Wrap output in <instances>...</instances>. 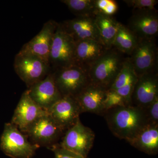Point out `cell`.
I'll return each mask as SVG.
<instances>
[{
  "mask_svg": "<svg viewBox=\"0 0 158 158\" xmlns=\"http://www.w3.org/2000/svg\"><path fill=\"white\" fill-rule=\"evenodd\" d=\"M47 113L32 100L26 90L20 99L10 123L24 134L34 122Z\"/></svg>",
  "mask_w": 158,
  "mask_h": 158,
  "instance_id": "13",
  "label": "cell"
},
{
  "mask_svg": "<svg viewBox=\"0 0 158 158\" xmlns=\"http://www.w3.org/2000/svg\"><path fill=\"white\" fill-rule=\"evenodd\" d=\"M158 96V71L138 77L131 97V105L144 109Z\"/></svg>",
  "mask_w": 158,
  "mask_h": 158,
  "instance_id": "15",
  "label": "cell"
},
{
  "mask_svg": "<svg viewBox=\"0 0 158 158\" xmlns=\"http://www.w3.org/2000/svg\"><path fill=\"white\" fill-rule=\"evenodd\" d=\"M128 57L136 75L157 71L158 50L155 38L138 39L135 49Z\"/></svg>",
  "mask_w": 158,
  "mask_h": 158,
  "instance_id": "7",
  "label": "cell"
},
{
  "mask_svg": "<svg viewBox=\"0 0 158 158\" xmlns=\"http://www.w3.org/2000/svg\"><path fill=\"white\" fill-rule=\"evenodd\" d=\"M129 7L135 10L154 9L155 6L158 3L156 0H125L123 1Z\"/></svg>",
  "mask_w": 158,
  "mask_h": 158,
  "instance_id": "26",
  "label": "cell"
},
{
  "mask_svg": "<svg viewBox=\"0 0 158 158\" xmlns=\"http://www.w3.org/2000/svg\"><path fill=\"white\" fill-rule=\"evenodd\" d=\"M109 1V0H94V4L97 12L101 13L107 6Z\"/></svg>",
  "mask_w": 158,
  "mask_h": 158,
  "instance_id": "29",
  "label": "cell"
},
{
  "mask_svg": "<svg viewBox=\"0 0 158 158\" xmlns=\"http://www.w3.org/2000/svg\"><path fill=\"white\" fill-rule=\"evenodd\" d=\"M61 2L77 17H94L97 13L94 0H62Z\"/></svg>",
  "mask_w": 158,
  "mask_h": 158,
  "instance_id": "23",
  "label": "cell"
},
{
  "mask_svg": "<svg viewBox=\"0 0 158 158\" xmlns=\"http://www.w3.org/2000/svg\"><path fill=\"white\" fill-rule=\"evenodd\" d=\"M61 24L75 42L86 40H94L101 42L94 17H77Z\"/></svg>",
  "mask_w": 158,
  "mask_h": 158,
  "instance_id": "17",
  "label": "cell"
},
{
  "mask_svg": "<svg viewBox=\"0 0 158 158\" xmlns=\"http://www.w3.org/2000/svg\"><path fill=\"white\" fill-rule=\"evenodd\" d=\"M63 132L48 113L34 122L24 134L33 144L50 148L57 144Z\"/></svg>",
  "mask_w": 158,
  "mask_h": 158,
  "instance_id": "9",
  "label": "cell"
},
{
  "mask_svg": "<svg viewBox=\"0 0 158 158\" xmlns=\"http://www.w3.org/2000/svg\"><path fill=\"white\" fill-rule=\"evenodd\" d=\"M107 90L90 83L73 97L81 113L88 112L103 116L105 112L104 103Z\"/></svg>",
  "mask_w": 158,
  "mask_h": 158,
  "instance_id": "16",
  "label": "cell"
},
{
  "mask_svg": "<svg viewBox=\"0 0 158 158\" xmlns=\"http://www.w3.org/2000/svg\"><path fill=\"white\" fill-rule=\"evenodd\" d=\"M106 49L97 40H86L76 42L74 65L88 72Z\"/></svg>",
  "mask_w": 158,
  "mask_h": 158,
  "instance_id": "18",
  "label": "cell"
},
{
  "mask_svg": "<svg viewBox=\"0 0 158 158\" xmlns=\"http://www.w3.org/2000/svg\"><path fill=\"white\" fill-rule=\"evenodd\" d=\"M129 105L124 98L115 90L111 89L107 90L104 103L105 112L113 108Z\"/></svg>",
  "mask_w": 158,
  "mask_h": 158,
  "instance_id": "24",
  "label": "cell"
},
{
  "mask_svg": "<svg viewBox=\"0 0 158 158\" xmlns=\"http://www.w3.org/2000/svg\"><path fill=\"white\" fill-rule=\"evenodd\" d=\"M138 78L128 58H127L121 70L109 89L115 90L129 105H131V97Z\"/></svg>",
  "mask_w": 158,
  "mask_h": 158,
  "instance_id": "19",
  "label": "cell"
},
{
  "mask_svg": "<svg viewBox=\"0 0 158 158\" xmlns=\"http://www.w3.org/2000/svg\"><path fill=\"white\" fill-rule=\"evenodd\" d=\"M76 42L58 23L50 52L49 63L52 71L74 65Z\"/></svg>",
  "mask_w": 158,
  "mask_h": 158,
  "instance_id": "4",
  "label": "cell"
},
{
  "mask_svg": "<svg viewBox=\"0 0 158 158\" xmlns=\"http://www.w3.org/2000/svg\"><path fill=\"white\" fill-rule=\"evenodd\" d=\"M122 54L113 47L106 50L88 71L90 83L109 89L125 60Z\"/></svg>",
  "mask_w": 158,
  "mask_h": 158,
  "instance_id": "2",
  "label": "cell"
},
{
  "mask_svg": "<svg viewBox=\"0 0 158 158\" xmlns=\"http://www.w3.org/2000/svg\"><path fill=\"white\" fill-rule=\"evenodd\" d=\"M52 72L56 85L62 96H76L90 83L88 72L77 65Z\"/></svg>",
  "mask_w": 158,
  "mask_h": 158,
  "instance_id": "6",
  "label": "cell"
},
{
  "mask_svg": "<svg viewBox=\"0 0 158 158\" xmlns=\"http://www.w3.org/2000/svg\"><path fill=\"white\" fill-rule=\"evenodd\" d=\"M49 148L53 152L55 158H87L62 148L58 143Z\"/></svg>",
  "mask_w": 158,
  "mask_h": 158,
  "instance_id": "27",
  "label": "cell"
},
{
  "mask_svg": "<svg viewBox=\"0 0 158 158\" xmlns=\"http://www.w3.org/2000/svg\"><path fill=\"white\" fill-rule=\"evenodd\" d=\"M143 110L147 118L148 123L158 124V96Z\"/></svg>",
  "mask_w": 158,
  "mask_h": 158,
  "instance_id": "25",
  "label": "cell"
},
{
  "mask_svg": "<svg viewBox=\"0 0 158 158\" xmlns=\"http://www.w3.org/2000/svg\"><path fill=\"white\" fill-rule=\"evenodd\" d=\"M95 137L94 132L82 124L79 119L65 132L62 141L59 144L64 149L87 158L93 147Z\"/></svg>",
  "mask_w": 158,
  "mask_h": 158,
  "instance_id": "8",
  "label": "cell"
},
{
  "mask_svg": "<svg viewBox=\"0 0 158 158\" xmlns=\"http://www.w3.org/2000/svg\"><path fill=\"white\" fill-rule=\"evenodd\" d=\"M47 112L63 132L76 123L81 113L74 98L69 96H62Z\"/></svg>",
  "mask_w": 158,
  "mask_h": 158,
  "instance_id": "12",
  "label": "cell"
},
{
  "mask_svg": "<svg viewBox=\"0 0 158 158\" xmlns=\"http://www.w3.org/2000/svg\"><path fill=\"white\" fill-rule=\"evenodd\" d=\"M27 90L32 100L47 112L62 97L55 83L52 72Z\"/></svg>",
  "mask_w": 158,
  "mask_h": 158,
  "instance_id": "14",
  "label": "cell"
},
{
  "mask_svg": "<svg viewBox=\"0 0 158 158\" xmlns=\"http://www.w3.org/2000/svg\"><path fill=\"white\" fill-rule=\"evenodd\" d=\"M103 116L113 135L127 141L148 123L144 110L131 105L110 109Z\"/></svg>",
  "mask_w": 158,
  "mask_h": 158,
  "instance_id": "1",
  "label": "cell"
},
{
  "mask_svg": "<svg viewBox=\"0 0 158 158\" xmlns=\"http://www.w3.org/2000/svg\"><path fill=\"white\" fill-rule=\"evenodd\" d=\"M14 68L28 88L44 79L52 72L50 65L42 59L19 52L15 58Z\"/></svg>",
  "mask_w": 158,
  "mask_h": 158,
  "instance_id": "5",
  "label": "cell"
},
{
  "mask_svg": "<svg viewBox=\"0 0 158 158\" xmlns=\"http://www.w3.org/2000/svg\"><path fill=\"white\" fill-rule=\"evenodd\" d=\"M1 150L12 158H32L39 146L30 142L25 134L11 123H6L1 136Z\"/></svg>",
  "mask_w": 158,
  "mask_h": 158,
  "instance_id": "3",
  "label": "cell"
},
{
  "mask_svg": "<svg viewBox=\"0 0 158 158\" xmlns=\"http://www.w3.org/2000/svg\"><path fill=\"white\" fill-rule=\"evenodd\" d=\"M127 142L148 154H156L158 152V124L148 123Z\"/></svg>",
  "mask_w": 158,
  "mask_h": 158,
  "instance_id": "20",
  "label": "cell"
},
{
  "mask_svg": "<svg viewBox=\"0 0 158 158\" xmlns=\"http://www.w3.org/2000/svg\"><path fill=\"white\" fill-rule=\"evenodd\" d=\"M128 28L138 39L155 38L158 33V15L156 9L135 10Z\"/></svg>",
  "mask_w": 158,
  "mask_h": 158,
  "instance_id": "10",
  "label": "cell"
},
{
  "mask_svg": "<svg viewBox=\"0 0 158 158\" xmlns=\"http://www.w3.org/2000/svg\"><path fill=\"white\" fill-rule=\"evenodd\" d=\"M101 42L106 49L112 48L119 22L111 16L97 12L94 16Z\"/></svg>",
  "mask_w": 158,
  "mask_h": 158,
  "instance_id": "21",
  "label": "cell"
},
{
  "mask_svg": "<svg viewBox=\"0 0 158 158\" xmlns=\"http://www.w3.org/2000/svg\"><path fill=\"white\" fill-rule=\"evenodd\" d=\"M138 38L132 32L119 23L113 44V48L122 53L130 56L137 45Z\"/></svg>",
  "mask_w": 158,
  "mask_h": 158,
  "instance_id": "22",
  "label": "cell"
},
{
  "mask_svg": "<svg viewBox=\"0 0 158 158\" xmlns=\"http://www.w3.org/2000/svg\"><path fill=\"white\" fill-rule=\"evenodd\" d=\"M118 9V4L116 1L109 0L107 6L101 13L111 16L117 12Z\"/></svg>",
  "mask_w": 158,
  "mask_h": 158,
  "instance_id": "28",
  "label": "cell"
},
{
  "mask_svg": "<svg viewBox=\"0 0 158 158\" xmlns=\"http://www.w3.org/2000/svg\"><path fill=\"white\" fill-rule=\"evenodd\" d=\"M58 24L53 20L47 22L39 33L23 46L19 52L37 56L49 65L51 45Z\"/></svg>",
  "mask_w": 158,
  "mask_h": 158,
  "instance_id": "11",
  "label": "cell"
}]
</instances>
